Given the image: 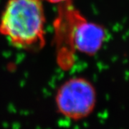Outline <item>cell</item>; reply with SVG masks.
<instances>
[{
  "instance_id": "6da1fadb",
  "label": "cell",
  "mask_w": 129,
  "mask_h": 129,
  "mask_svg": "<svg viewBox=\"0 0 129 129\" xmlns=\"http://www.w3.org/2000/svg\"><path fill=\"white\" fill-rule=\"evenodd\" d=\"M44 0H8L0 19V34L15 47L42 49L45 44Z\"/></svg>"
},
{
  "instance_id": "7a4b0ae2",
  "label": "cell",
  "mask_w": 129,
  "mask_h": 129,
  "mask_svg": "<svg viewBox=\"0 0 129 129\" xmlns=\"http://www.w3.org/2000/svg\"><path fill=\"white\" fill-rule=\"evenodd\" d=\"M97 91L90 80L73 77L57 88L55 104L57 112L64 118L79 121L93 113L97 104Z\"/></svg>"
},
{
  "instance_id": "3957f363",
  "label": "cell",
  "mask_w": 129,
  "mask_h": 129,
  "mask_svg": "<svg viewBox=\"0 0 129 129\" xmlns=\"http://www.w3.org/2000/svg\"><path fill=\"white\" fill-rule=\"evenodd\" d=\"M83 17L71 2L60 4L54 26L57 60L62 69H69L74 63V30Z\"/></svg>"
},
{
  "instance_id": "277c9868",
  "label": "cell",
  "mask_w": 129,
  "mask_h": 129,
  "mask_svg": "<svg viewBox=\"0 0 129 129\" xmlns=\"http://www.w3.org/2000/svg\"><path fill=\"white\" fill-rule=\"evenodd\" d=\"M106 39V28L83 17L74 30V50L87 55H95L101 50Z\"/></svg>"
},
{
  "instance_id": "5b68a950",
  "label": "cell",
  "mask_w": 129,
  "mask_h": 129,
  "mask_svg": "<svg viewBox=\"0 0 129 129\" xmlns=\"http://www.w3.org/2000/svg\"><path fill=\"white\" fill-rule=\"evenodd\" d=\"M49 3H52V4H62V3H65V2H71L72 0H45Z\"/></svg>"
}]
</instances>
